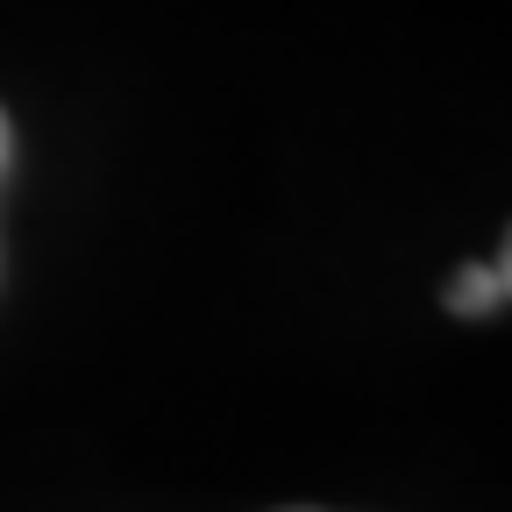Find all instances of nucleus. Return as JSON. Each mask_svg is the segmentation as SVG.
<instances>
[{
    "instance_id": "obj_3",
    "label": "nucleus",
    "mask_w": 512,
    "mask_h": 512,
    "mask_svg": "<svg viewBox=\"0 0 512 512\" xmlns=\"http://www.w3.org/2000/svg\"><path fill=\"white\" fill-rule=\"evenodd\" d=\"M0 171H8V114H0Z\"/></svg>"
},
{
    "instance_id": "obj_2",
    "label": "nucleus",
    "mask_w": 512,
    "mask_h": 512,
    "mask_svg": "<svg viewBox=\"0 0 512 512\" xmlns=\"http://www.w3.org/2000/svg\"><path fill=\"white\" fill-rule=\"evenodd\" d=\"M491 264H498V285H505V299H512V235H505V249L491 256Z\"/></svg>"
},
{
    "instance_id": "obj_1",
    "label": "nucleus",
    "mask_w": 512,
    "mask_h": 512,
    "mask_svg": "<svg viewBox=\"0 0 512 512\" xmlns=\"http://www.w3.org/2000/svg\"><path fill=\"white\" fill-rule=\"evenodd\" d=\"M448 313H456V320H484V313H498L505 306V285H498V264H491V256H477V264H463L456 278H448Z\"/></svg>"
}]
</instances>
